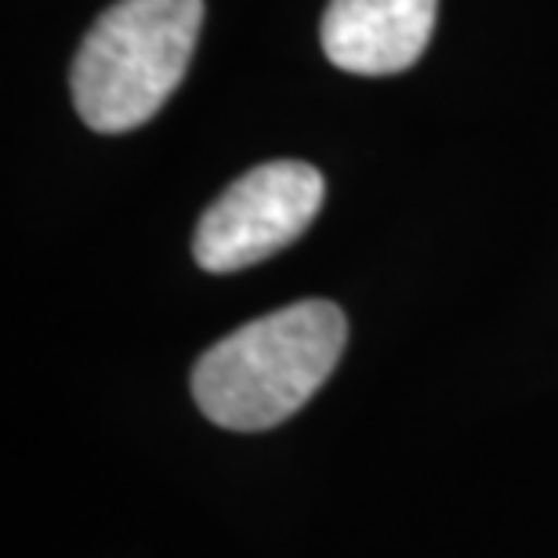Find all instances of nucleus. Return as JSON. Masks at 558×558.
<instances>
[{
	"mask_svg": "<svg viewBox=\"0 0 558 558\" xmlns=\"http://www.w3.org/2000/svg\"><path fill=\"white\" fill-rule=\"evenodd\" d=\"M349 323L333 301H298L199 355L193 396L207 421L265 432L298 414L338 366Z\"/></svg>",
	"mask_w": 558,
	"mask_h": 558,
	"instance_id": "1",
	"label": "nucleus"
},
{
	"mask_svg": "<svg viewBox=\"0 0 558 558\" xmlns=\"http://www.w3.org/2000/svg\"><path fill=\"white\" fill-rule=\"evenodd\" d=\"M204 0H117L73 59V106L92 131L142 128L185 81Z\"/></svg>",
	"mask_w": 558,
	"mask_h": 558,
	"instance_id": "2",
	"label": "nucleus"
},
{
	"mask_svg": "<svg viewBox=\"0 0 558 558\" xmlns=\"http://www.w3.org/2000/svg\"><path fill=\"white\" fill-rule=\"evenodd\" d=\"M323 174L312 163L276 160L236 178L204 210L193 236L196 265L207 272H240L272 258L305 236L323 207Z\"/></svg>",
	"mask_w": 558,
	"mask_h": 558,
	"instance_id": "3",
	"label": "nucleus"
},
{
	"mask_svg": "<svg viewBox=\"0 0 558 558\" xmlns=\"http://www.w3.org/2000/svg\"><path fill=\"white\" fill-rule=\"evenodd\" d=\"M439 0H330L323 51L344 73L388 76L410 70L432 40Z\"/></svg>",
	"mask_w": 558,
	"mask_h": 558,
	"instance_id": "4",
	"label": "nucleus"
}]
</instances>
